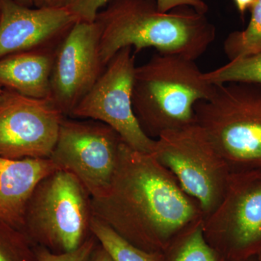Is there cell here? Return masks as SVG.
<instances>
[{
  "label": "cell",
  "mask_w": 261,
  "mask_h": 261,
  "mask_svg": "<svg viewBox=\"0 0 261 261\" xmlns=\"http://www.w3.org/2000/svg\"><path fill=\"white\" fill-rule=\"evenodd\" d=\"M94 216L135 246L164 252L178 237L203 224L200 205L152 154L121 146L106 193L92 198Z\"/></svg>",
  "instance_id": "6da1fadb"
},
{
  "label": "cell",
  "mask_w": 261,
  "mask_h": 261,
  "mask_svg": "<svg viewBox=\"0 0 261 261\" xmlns=\"http://www.w3.org/2000/svg\"><path fill=\"white\" fill-rule=\"evenodd\" d=\"M99 54L105 67L113 56L130 47L135 54L153 47L159 53L200 58L216 36L205 14L190 7L163 13L156 0H111L96 17Z\"/></svg>",
  "instance_id": "7a4b0ae2"
},
{
  "label": "cell",
  "mask_w": 261,
  "mask_h": 261,
  "mask_svg": "<svg viewBox=\"0 0 261 261\" xmlns=\"http://www.w3.org/2000/svg\"><path fill=\"white\" fill-rule=\"evenodd\" d=\"M214 90L195 61L157 53L136 67L134 113L146 135L156 140L163 132L195 123V105Z\"/></svg>",
  "instance_id": "3957f363"
},
{
  "label": "cell",
  "mask_w": 261,
  "mask_h": 261,
  "mask_svg": "<svg viewBox=\"0 0 261 261\" xmlns=\"http://www.w3.org/2000/svg\"><path fill=\"white\" fill-rule=\"evenodd\" d=\"M92 196L74 175L57 170L29 197L22 231L34 246L56 254L76 250L91 236Z\"/></svg>",
  "instance_id": "277c9868"
},
{
  "label": "cell",
  "mask_w": 261,
  "mask_h": 261,
  "mask_svg": "<svg viewBox=\"0 0 261 261\" xmlns=\"http://www.w3.org/2000/svg\"><path fill=\"white\" fill-rule=\"evenodd\" d=\"M196 123L231 172L261 168V87L214 84L208 99L195 105Z\"/></svg>",
  "instance_id": "5b68a950"
},
{
  "label": "cell",
  "mask_w": 261,
  "mask_h": 261,
  "mask_svg": "<svg viewBox=\"0 0 261 261\" xmlns=\"http://www.w3.org/2000/svg\"><path fill=\"white\" fill-rule=\"evenodd\" d=\"M152 154L198 203L204 220L217 208L231 172L197 123L163 132L156 139Z\"/></svg>",
  "instance_id": "8992f818"
},
{
  "label": "cell",
  "mask_w": 261,
  "mask_h": 261,
  "mask_svg": "<svg viewBox=\"0 0 261 261\" xmlns=\"http://www.w3.org/2000/svg\"><path fill=\"white\" fill-rule=\"evenodd\" d=\"M202 231L226 261L257 256L261 250V168L231 173L224 198L204 220Z\"/></svg>",
  "instance_id": "52a82bcc"
},
{
  "label": "cell",
  "mask_w": 261,
  "mask_h": 261,
  "mask_svg": "<svg viewBox=\"0 0 261 261\" xmlns=\"http://www.w3.org/2000/svg\"><path fill=\"white\" fill-rule=\"evenodd\" d=\"M123 142L106 123L65 117L49 159L60 170L74 175L92 198H97L112 183Z\"/></svg>",
  "instance_id": "ba28073f"
},
{
  "label": "cell",
  "mask_w": 261,
  "mask_h": 261,
  "mask_svg": "<svg viewBox=\"0 0 261 261\" xmlns=\"http://www.w3.org/2000/svg\"><path fill=\"white\" fill-rule=\"evenodd\" d=\"M136 67L135 54L132 47L118 51L70 116L106 123L116 130L130 148L152 154L155 140L142 129L132 106Z\"/></svg>",
  "instance_id": "9c48e42d"
},
{
  "label": "cell",
  "mask_w": 261,
  "mask_h": 261,
  "mask_svg": "<svg viewBox=\"0 0 261 261\" xmlns=\"http://www.w3.org/2000/svg\"><path fill=\"white\" fill-rule=\"evenodd\" d=\"M64 115L49 98L25 97L3 89L0 101V156L49 159Z\"/></svg>",
  "instance_id": "30bf717a"
},
{
  "label": "cell",
  "mask_w": 261,
  "mask_h": 261,
  "mask_svg": "<svg viewBox=\"0 0 261 261\" xmlns=\"http://www.w3.org/2000/svg\"><path fill=\"white\" fill-rule=\"evenodd\" d=\"M105 68L97 24L77 21L56 48L49 99L65 116H70Z\"/></svg>",
  "instance_id": "8fae6325"
},
{
  "label": "cell",
  "mask_w": 261,
  "mask_h": 261,
  "mask_svg": "<svg viewBox=\"0 0 261 261\" xmlns=\"http://www.w3.org/2000/svg\"><path fill=\"white\" fill-rule=\"evenodd\" d=\"M0 59L56 47L77 22L68 8H32L15 0H0Z\"/></svg>",
  "instance_id": "7c38bea8"
},
{
  "label": "cell",
  "mask_w": 261,
  "mask_h": 261,
  "mask_svg": "<svg viewBox=\"0 0 261 261\" xmlns=\"http://www.w3.org/2000/svg\"><path fill=\"white\" fill-rule=\"evenodd\" d=\"M60 170L49 159L0 156V219L22 231L29 197L41 180Z\"/></svg>",
  "instance_id": "4fadbf2b"
},
{
  "label": "cell",
  "mask_w": 261,
  "mask_h": 261,
  "mask_svg": "<svg viewBox=\"0 0 261 261\" xmlns=\"http://www.w3.org/2000/svg\"><path fill=\"white\" fill-rule=\"evenodd\" d=\"M57 47L15 53L1 58L0 87L25 97L49 98Z\"/></svg>",
  "instance_id": "5bb4252c"
},
{
  "label": "cell",
  "mask_w": 261,
  "mask_h": 261,
  "mask_svg": "<svg viewBox=\"0 0 261 261\" xmlns=\"http://www.w3.org/2000/svg\"><path fill=\"white\" fill-rule=\"evenodd\" d=\"M91 230L114 261H164L163 252L145 251L135 246L95 216Z\"/></svg>",
  "instance_id": "9a60e30c"
},
{
  "label": "cell",
  "mask_w": 261,
  "mask_h": 261,
  "mask_svg": "<svg viewBox=\"0 0 261 261\" xmlns=\"http://www.w3.org/2000/svg\"><path fill=\"white\" fill-rule=\"evenodd\" d=\"M163 254L164 261H226L206 241L202 224L178 237Z\"/></svg>",
  "instance_id": "2e32d148"
},
{
  "label": "cell",
  "mask_w": 261,
  "mask_h": 261,
  "mask_svg": "<svg viewBox=\"0 0 261 261\" xmlns=\"http://www.w3.org/2000/svg\"><path fill=\"white\" fill-rule=\"evenodd\" d=\"M251 16L246 29L231 33L225 39L224 50L228 61L261 53V0L250 8Z\"/></svg>",
  "instance_id": "e0dca14e"
},
{
  "label": "cell",
  "mask_w": 261,
  "mask_h": 261,
  "mask_svg": "<svg viewBox=\"0 0 261 261\" xmlns=\"http://www.w3.org/2000/svg\"><path fill=\"white\" fill-rule=\"evenodd\" d=\"M203 77L212 84L245 83L261 87V53L229 61L216 69L203 73Z\"/></svg>",
  "instance_id": "ac0fdd59"
},
{
  "label": "cell",
  "mask_w": 261,
  "mask_h": 261,
  "mask_svg": "<svg viewBox=\"0 0 261 261\" xmlns=\"http://www.w3.org/2000/svg\"><path fill=\"white\" fill-rule=\"evenodd\" d=\"M0 261H39L25 233L0 219Z\"/></svg>",
  "instance_id": "d6986e66"
},
{
  "label": "cell",
  "mask_w": 261,
  "mask_h": 261,
  "mask_svg": "<svg viewBox=\"0 0 261 261\" xmlns=\"http://www.w3.org/2000/svg\"><path fill=\"white\" fill-rule=\"evenodd\" d=\"M97 243L98 240L93 234L82 246L72 252L56 254L39 246H35V251L39 261H89Z\"/></svg>",
  "instance_id": "ffe728a7"
},
{
  "label": "cell",
  "mask_w": 261,
  "mask_h": 261,
  "mask_svg": "<svg viewBox=\"0 0 261 261\" xmlns=\"http://www.w3.org/2000/svg\"><path fill=\"white\" fill-rule=\"evenodd\" d=\"M111 0H74L68 7L77 21L93 23L99 12Z\"/></svg>",
  "instance_id": "44dd1931"
},
{
  "label": "cell",
  "mask_w": 261,
  "mask_h": 261,
  "mask_svg": "<svg viewBox=\"0 0 261 261\" xmlns=\"http://www.w3.org/2000/svg\"><path fill=\"white\" fill-rule=\"evenodd\" d=\"M156 3L158 8L163 13L179 7H190L202 14H205L208 10V6L203 0H156Z\"/></svg>",
  "instance_id": "7402d4cb"
},
{
  "label": "cell",
  "mask_w": 261,
  "mask_h": 261,
  "mask_svg": "<svg viewBox=\"0 0 261 261\" xmlns=\"http://www.w3.org/2000/svg\"><path fill=\"white\" fill-rule=\"evenodd\" d=\"M74 0H33L35 8H68Z\"/></svg>",
  "instance_id": "603a6c76"
},
{
  "label": "cell",
  "mask_w": 261,
  "mask_h": 261,
  "mask_svg": "<svg viewBox=\"0 0 261 261\" xmlns=\"http://www.w3.org/2000/svg\"><path fill=\"white\" fill-rule=\"evenodd\" d=\"M89 261H114L107 250L98 242Z\"/></svg>",
  "instance_id": "cb8c5ba5"
},
{
  "label": "cell",
  "mask_w": 261,
  "mask_h": 261,
  "mask_svg": "<svg viewBox=\"0 0 261 261\" xmlns=\"http://www.w3.org/2000/svg\"><path fill=\"white\" fill-rule=\"evenodd\" d=\"M255 0H233L240 13L244 14L247 9H250Z\"/></svg>",
  "instance_id": "d4e9b609"
},
{
  "label": "cell",
  "mask_w": 261,
  "mask_h": 261,
  "mask_svg": "<svg viewBox=\"0 0 261 261\" xmlns=\"http://www.w3.org/2000/svg\"><path fill=\"white\" fill-rule=\"evenodd\" d=\"M15 1L17 2L19 4L29 7V8H32V6H34L33 0H15Z\"/></svg>",
  "instance_id": "484cf974"
},
{
  "label": "cell",
  "mask_w": 261,
  "mask_h": 261,
  "mask_svg": "<svg viewBox=\"0 0 261 261\" xmlns=\"http://www.w3.org/2000/svg\"><path fill=\"white\" fill-rule=\"evenodd\" d=\"M240 261H257L256 256L250 257V258L245 259V260Z\"/></svg>",
  "instance_id": "4316f807"
},
{
  "label": "cell",
  "mask_w": 261,
  "mask_h": 261,
  "mask_svg": "<svg viewBox=\"0 0 261 261\" xmlns=\"http://www.w3.org/2000/svg\"><path fill=\"white\" fill-rule=\"evenodd\" d=\"M256 257L257 261H261V250L260 252H259V253L257 254Z\"/></svg>",
  "instance_id": "83f0119b"
},
{
  "label": "cell",
  "mask_w": 261,
  "mask_h": 261,
  "mask_svg": "<svg viewBox=\"0 0 261 261\" xmlns=\"http://www.w3.org/2000/svg\"><path fill=\"white\" fill-rule=\"evenodd\" d=\"M3 88H2V87H0V101H1L2 97H3Z\"/></svg>",
  "instance_id": "f1b7e54d"
},
{
  "label": "cell",
  "mask_w": 261,
  "mask_h": 261,
  "mask_svg": "<svg viewBox=\"0 0 261 261\" xmlns=\"http://www.w3.org/2000/svg\"><path fill=\"white\" fill-rule=\"evenodd\" d=\"M0 18H1V6H0Z\"/></svg>",
  "instance_id": "f546056e"
}]
</instances>
